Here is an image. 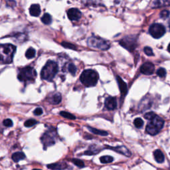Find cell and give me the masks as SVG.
I'll list each match as a JSON object with an SVG mask.
<instances>
[{
    "label": "cell",
    "instance_id": "cell-35",
    "mask_svg": "<svg viewBox=\"0 0 170 170\" xmlns=\"http://www.w3.org/2000/svg\"><path fill=\"white\" fill-rule=\"evenodd\" d=\"M33 113H34V114L36 116H40L41 114H42V108H35V110H34Z\"/></svg>",
    "mask_w": 170,
    "mask_h": 170
},
{
    "label": "cell",
    "instance_id": "cell-28",
    "mask_svg": "<svg viewBox=\"0 0 170 170\" xmlns=\"http://www.w3.org/2000/svg\"><path fill=\"white\" fill-rule=\"evenodd\" d=\"M37 122L35 120H34V119H29V120H28L25 122L24 123V125L25 127L30 128L35 125V124H37Z\"/></svg>",
    "mask_w": 170,
    "mask_h": 170
},
{
    "label": "cell",
    "instance_id": "cell-6",
    "mask_svg": "<svg viewBox=\"0 0 170 170\" xmlns=\"http://www.w3.org/2000/svg\"><path fill=\"white\" fill-rule=\"evenodd\" d=\"M36 71L33 68L27 67L20 70L18 75V79L22 82L33 81L36 77Z\"/></svg>",
    "mask_w": 170,
    "mask_h": 170
},
{
    "label": "cell",
    "instance_id": "cell-32",
    "mask_svg": "<svg viewBox=\"0 0 170 170\" xmlns=\"http://www.w3.org/2000/svg\"><path fill=\"white\" fill-rule=\"evenodd\" d=\"M155 116H156V114H155L154 112H149L146 113V114H145V116H144V117H145V118L147 119V120H152V119L155 117Z\"/></svg>",
    "mask_w": 170,
    "mask_h": 170
},
{
    "label": "cell",
    "instance_id": "cell-5",
    "mask_svg": "<svg viewBox=\"0 0 170 170\" xmlns=\"http://www.w3.org/2000/svg\"><path fill=\"white\" fill-rule=\"evenodd\" d=\"M87 43L90 47L101 50H107L110 48V42L106 41L99 37H90L88 39Z\"/></svg>",
    "mask_w": 170,
    "mask_h": 170
},
{
    "label": "cell",
    "instance_id": "cell-33",
    "mask_svg": "<svg viewBox=\"0 0 170 170\" xmlns=\"http://www.w3.org/2000/svg\"><path fill=\"white\" fill-rule=\"evenodd\" d=\"M170 15V12L168 10H163L160 13V17L161 18L166 19L168 18Z\"/></svg>",
    "mask_w": 170,
    "mask_h": 170
},
{
    "label": "cell",
    "instance_id": "cell-4",
    "mask_svg": "<svg viewBox=\"0 0 170 170\" xmlns=\"http://www.w3.org/2000/svg\"><path fill=\"white\" fill-rule=\"evenodd\" d=\"M150 121L151 122L146 126V132L152 136H155L158 134L160 130L163 128L164 121L162 118L158 116H155Z\"/></svg>",
    "mask_w": 170,
    "mask_h": 170
},
{
    "label": "cell",
    "instance_id": "cell-10",
    "mask_svg": "<svg viewBox=\"0 0 170 170\" xmlns=\"http://www.w3.org/2000/svg\"><path fill=\"white\" fill-rule=\"evenodd\" d=\"M68 18L71 21H78L81 18V12L76 8H71L67 11Z\"/></svg>",
    "mask_w": 170,
    "mask_h": 170
},
{
    "label": "cell",
    "instance_id": "cell-24",
    "mask_svg": "<svg viewBox=\"0 0 170 170\" xmlns=\"http://www.w3.org/2000/svg\"><path fill=\"white\" fill-rule=\"evenodd\" d=\"M60 115L61 117H63L65 118H67V119H69V120H75L76 118V117H75L74 115L70 114L69 112H64V111H62L60 112Z\"/></svg>",
    "mask_w": 170,
    "mask_h": 170
},
{
    "label": "cell",
    "instance_id": "cell-26",
    "mask_svg": "<svg viewBox=\"0 0 170 170\" xmlns=\"http://www.w3.org/2000/svg\"><path fill=\"white\" fill-rule=\"evenodd\" d=\"M72 162L75 164V166L79 167V168H83L84 166V163L83 161H82L81 160L79 159H73Z\"/></svg>",
    "mask_w": 170,
    "mask_h": 170
},
{
    "label": "cell",
    "instance_id": "cell-29",
    "mask_svg": "<svg viewBox=\"0 0 170 170\" xmlns=\"http://www.w3.org/2000/svg\"><path fill=\"white\" fill-rule=\"evenodd\" d=\"M62 46H63L65 48H67V49H74L76 50V47L74 45H73L70 42H63L61 43Z\"/></svg>",
    "mask_w": 170,
    "mask_h": 170
},
{
    "label": "cell",
    "instance_id": "cell-9",
    "mask_svg": "<svg viewBox=\"0 0 170 170\" xmlns=\"http://www.w3.org/2000/svg\"><path fill=\"white\" fill-rule=\"evenodd\" d=\"M155 67L153 63L150 62H147L141 65L140 68V71L144 75H152L154 72Z\"/></svg>",
    "mask_w": 170,
    "mask_h": 170
},
{
    "label": "cell",
    "instance_id": "cell-15",
    "mask_svg": "<svg viewBox=\"0 0 170 170\" xmlns=\"http://www.w3.org/2000/svg\"><path fill=\"white\" fill-rule=\"evenodd\" d=\"M29 13L33 17H38L41 14V7L38 4H33L29 8Z\"/></svg>",
    "mask_w": 170,
    "mask_h": 170
},
{
    "label": "cell",
    "instance_id": "cell-20",
    "mask_svg": "<svg viewBox=\"0 0 170 170\" xmlns=\"http://www.w3.org/2000/svg\"><path fill=\"white\" fill-rule=\"evenodd\" d=\"M41 21L45 25H49L52 22V18L49 13H45L41 18Z\"/></svg>",
    "mask_w": 170,
    "mask_h": 170
},
{
    "label": "cell",
    "instance_id": "cell-11",
    "mask_svg": "<svg viewBox=\"0 0 170 170\" xmlns=\"http://www.w3.org/2000/svg\"><path fill=\"white\" fill-rule=\"evenodd\" d=\"M105 106L108 110H112L117 108V98L115 97H112V96H109L106 98L105 102Z\"/></svg>",
    "mask_w": 170,
    "mask_h": 170
},
{
    "label": "cell",
    "instance_id": "cell-23",
    "mask_svg": "<svg viewBox=\"0 0 170 170\" xmlns=\"http://www.w3.org/2000/svg\"><path fill=\"white\" fill-rule=\"evenodd\" d=\"M100 160L102 163H111L114 160V158L109 155H104V156H102L100 158Z\"/></svg>",
    "mask_w": 170,
    "mask_h": 170
},
{
    "label": "cell",
    "instance_id": "cell-25",
    "mask_svg": "<svg viewBox=\"0 0 170 170\" xmlns=\"http://www.w3.org/2000/svg\"><path fill=\"white\" fill-rule=\"evenodd\" d=\"M134 126L136 127L137 128H140L143 126L144 122L142 119L140 118H136L134 120Z\"/></svg>",
    "mask_w": 170,
    "mask_h": 170
},
{
    "label": "cell",
    "instance_id": "cell-12",
    "mask_svg": "<svg viewBox=\"0 0 170 170\" xmlns=\"http://www.w3.org/2000/svg\"><path fill=\"white\" fill-rule=\"evenodd\" d=\"M117 81L118 84L119 89H120V90L122 96V97L123 96H125L127 95L128 92V86L126 83L122 80V79L120 76H117Z\"/></svg>",
    "mask_w": 170,
    "mask_h": 170
},
{
    "label": "cell",
    "instance_id": "cell-30",
    "mask_svg": "<svg viewBox=\"0 0 170 170\" xmlns=\"http://www.w3.org/2000/svg\"><path fill=\"white\" fill-rule=\"evenodd\" d=\"M157 75L160 76V77H164L166 75V70L163 68H160L159 69L157 70Z\"/></svg>",
    "mask_w": 170,
    "mask_h": 170
},
{
    "label": "cell",
    "instance_id": "cell-19",
    "mask_svg": "<svg viewBox=\"0 0 170 170\" xmlns=\"http://www.w3.org/2000/svg\"><path fill=\"white\" fill-rule=\"evenodd\" d=\"M88 129H89L90 132L93 134H96V135H100L102 136H108V132L106 131H104V130H98V129H96L94 128H92V127H88Z\"/></svg>",
    "mask_w": 170,
    "mask_h": 170
},
{
    "label": "cell",
    "instance_id": "cell-37",
    "mask_svg": "<svg viewBox=\"0 0 170 170\" xmlns=\"http://www.w3.org/2000/svg\"><path fill=\"white\" fill-rule=\"evenodd\" d=\"M169 29H170V20L169 21Z\"/></svg>",
    "mask_w": 170,
    "mask_h": 170
},
{
    "label": "cell",
    "instance_id": "cell-17",
    "mask_svg": "<svg viewBox=\"0 0 170 170\" xmlns=\"http://www.w3.org/2000/svg\"><path fill=\"white\" fill-rule=\"evenodd\" d=\"M154 155L155 161L158 163H163L165 160L164 155L160 149H155L154 152Z\"/></svg>",
    "mask_w": 170,
    "mask_h": 170
},
{
    "label": "cell",
    "instance_id": "cell-16",
    "mask_svg": "<svg viewBox=\"0 0 170 170\" xmlns=\"http://www.w3.org/2000/svg\"><path fill=\"white\" fill-rule=\"evenodd\" d=\"M170 6V0H154L153 3V7H161Z\"/></svg>",
    "mask_w": 170,
    "mask_h": 170
},
{
    "label": "cell",
    "instance_id": "cell-18",
    "mask_svg": "<svg viewBox=\"0 0 170 170\" xmlns=\"http://www.w3.org/2000/svg\"><path fill=\"white\" fill-rule=\"evenodd\" d=\"M25 155L24 154V153L21 152L14 153L12 155V160L15 161V162H19L20 160L25 159Z\"/></svg>",
    "mask_w": 170,
    "mask_h": 170
},
{
    "label": "cell",
    "instance_id": "cell-8",
    "mask_svg": "<svg viewBox=\"0 0 170 170\" xmlns=\"http://www.w3.org/2000/svg\"><path fill=\"white\" fill-rule=\"evenodd\" d=\"M120 44L124 48H126V49L132 51L136 47V40L134 37H126L125 38L122 39L120 41Z\"/></svg>",
    "mask_w": 170,
    "mask_h": 170
},
{
    "label": "cell",
    "instance_id": "cell-13",
    "mask_svg": "<svg viewBox=\"0 0 170 170\" xmlns=\"http://www.w3.org/2000/svg\"><path fill=\"white\" fill-rule=\"evenodd\" d=\"M110 149H112L113 150H114L115 152H117L118 153H120V154L126 155L127 157H130L131 156V152H130V150L128 149L125 146H117L114 147V148H110Z\"/></svg>",
    "mask_w": 170,
    "mask_h": 170
},
{
    "label": "cell",
    "instance_id": "cell-7",
    "mask_svg": "<svg viewBox=\"0 0 170 170\" xmlns=\"http://www.w3.org/2000/svg\"><path fill=\"white\" fill-rule=\"evenodd\" d=\"M149 32L154 38L160 39L166 33V28L161 24L154 23L149 27Z\"/></svg>",
    "mask_w": 170,
    "mask_h": 170
},
{
    "label": "cell",
    "instance_id": "cell-1",
    "mask_svg": "<svg viewBox=\"0 0 170 170\" xmlns=\"http://www.w3.org/2000/svg\"><path fill=\"white\" fill-rule=\"evenodd\" d=\"M16 47L11 44L0 45V64H10L13 61Z\"/></svg>",
    "mask_w": 170,
    "mask_h": 170
},
{
    "label": "cell",
    "instance_id": "cell-14",
    "mask_svg": "<svg viewBox=\"0 0 170 170\" xmlns=\"http://www.w3.org/2000/svg\"><path fill=\"white\" fill-rule=\"evenodd\" d=\"M47 167L49 169H56V170H62L67 168V164L64 162H59L55 163H51L47 165Z\"/></svg>",
    "mask_w": 170,
    "mask_h": 170
},
{
    "label": "cell",
    "instance_id": "cell-21",
    "mask_svg": "<svg viewBox=\"0 0 170 170\" xmlns=\"http://www.w3.org/2000/svg\"><path fill=\"white\" fill-rule=\"evenodd\" d=\"M62 97L61 94L59 93H56V94L54 95L51 98V103L53 104H58L61 102Z\"/></svg>",
    "mask_w": 170,
    "mask_h": 170
},
{
    "label": "cell",
    "instance_id": "cell-2",
    "mask_svg": "<svg viewBox=\"0 0 170 170\" xmlns=\"http://www.w3.org/2000/svg\"><path fill=\"white\" fill-rule=\"evenodd\" d=\"M58 65L55 61H49L42 68L41 73V76L42 79L51 81L58 72Z\"/></svg>",
    "mask_w": 170,
    "mask_h": 170
},
{
    "label": "cell",
    "instance_id": "cell-31",
    "mask_svg": "<svg viewBox=\"0 0 170 170\" xmlns=\"http://www.w3.org/2000/svg\"><path fill=\"white\" fill-rule=\"evenodd\" d=\"M144 53H145L146 55H148V56H153L154 55L153 50L152 49V48H150L149 47H144Z\"/></svg>",
    "mask_w": 170,
    "mask_h": 170
},
{
    "label": "cell",
    "instance_id": "cell-34",
    "mask_svg": "<svg viewBox=\"0 0 170 170\" xmlns=\"http://www.w3.org/2000/svg\"><path fill=\"white\" fill-rule=\"evenodd\" d=\"M4 125L7 126V127H11L13 126V122L11 119H5V120L4 121Z\"/></svg>",
    "mask_w": 170,
    "mask_h": 170
},
{
    "label": "cell",
    "instance_id": "cell-38",
    "mask_svg": "<svg viewBox=\"0 0 170 170\" xmlns=\"http://www.w3.org/2000/svg\"><path fill=\"white\" fill-rule=\"evenodd\" d=\"M33 170H41V169H33Z\"/></svg>",
    "mask_w": 170,
    "mask_h": 170
},
{
    "label": "cell",
    "instance_id": "cell-36",
    "mask_svg": "<svg viewBox=\"0 0 170 170\" xmlns=\"http://www.w3.org/2000/svg\"><path fill=\"white\" fill-rule=\"evenodd\" d=\"M168 51L170 53V43L169 44L168 47Z\"/></svg>",
    "mask_w": 170,
    "mask_h": 170
},
{
    "label": "cell",
    "instance_id": "cell-3",
    "mask_svg": "<svg viewBox=\"0 0 170 170\" xmlns=\"http://www.w3.org/2000/svg\"><path fill=\"white\" fill-rule=\"evenodd\" d=\"M80 80L81 83L87 87L94 86L97 84L98 75L94 70H85L81 74Z\"/></svg>",
    "mask_w": 170,
    "mask_h": 170
},
{
    "label": "cell",
    "instance_id": "cell-27",
    "mask_svg": "<svg viewBox=\"0 0 170 170\" xmlns=\"http://www.w3.org/2000/svg\"><path fill=\"white\" fill-rule=\"evenodd\" d=\"M68 70H69V73L71 74L72 75L75 76L76 73V67H75V65L73 63L69 64V67H68Z\"/></svg>",
    "mask_w": 170,
    "mask_h": 170
},
{
    "label": "cell",
    "instance_id": "cell-22",
    "mask_svg": "<svg viewBox=\"0 0 170 170\" xmlns=\"http://www.w3.org/2000/svg\"><path fill=\"white\" fill-rule=\"evenodd\" d=\"M35 53L36 51L33 48H29V49L27 51L26 53H25V56L29 59H33V57H35Z\"/></svg>",
    "mask_w": 170,
    "mask_h": 170
}]
</instances>
